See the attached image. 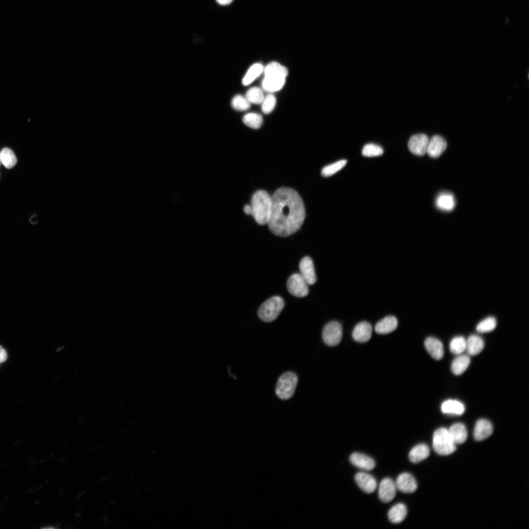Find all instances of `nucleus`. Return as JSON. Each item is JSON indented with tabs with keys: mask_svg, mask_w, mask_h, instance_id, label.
<instances>
[{
	"mask_svg": "<svg viewBox=\"0 0 529 529\" xmlns=\"http://www.w3.org/2000/svg\"><path fill=\"white\" fill-rule=\"evenodd\" d=\"M271 197V210L267 223L270 231L276 236L287 237L297 231L305 217L303 201L294 189L281 187Z\"/></svg>",
	"mask_w": 529,
	"mask_h": 529,
	"instance_id": "nucleus-1",
	"label": "nucleus"
},
{
	"mask_svg": "<svg viewBox=\"0 0 529 529\" xmlns=\"http://www.w3.org/2000/svg\"><path fill=\"white\" fill-rule=\"evenodd\" d=\"M300 274L309 285H313L316 281L313 264L312 259L306 256L302 259L299 265Z\"/></svg>",
	"mask_w": 529,
	"mask_h": 529,
	"instance_id": "nucleus-12",
	"label": "nucleus"
},
{
	"mask_svg": "<svg viewBox=\"0 0 529 529\" xmlns=\"http://www.w3.org/2000/svg\"><path fill=\"white\" fill-rule=\"evenodd\" d=\"M262 109L264 114L270 113L274 108L276 105V98L274 95L268 94L263 101Z\"/></svg>",
	"mask_w": 529,
	"mask_h": 529,
	"instance_id": "nucleus-36",
	"label": "nucleus"
},
{
	"mask_svg": "<svg viewBox=\"0 0 529 529\" xmlns=\"http://www.w3.org/2000/svg\"><path fill=\"white\" fill-rule=\"evenodd\" d=\"M449 348L452 353L460 355L466 350V339L461 336L455 337L451 340Z\"/></svg>",
	"mask_w": 529,
	"mask_h": 529,
	"instance_id": "nucleus-30",
	"label": "nucleus"
},
{
	"mask_svg": "<svg viewBox=\"0 0 529 529\" xmlns=\"http://www.w3.org/2000/svg\"><path fill=\"white\" fill-rule=\"evenodd\" d=\"M355 480L359 487L366 493H371L376 488V481L372 476L369 474L359 472L356 474Z\"/></svg>",
	"mask_w": 529,
	"mask_h": 529,
	"instance_id": "nucleus-13",
	"label": "nucleus"
},
{
	"mask_svg": "<svg viewBox=\"0 0 529 529\" xmlns=\"http://www.w3.org/2000/svg\"><path fill=\"white\" fill-rule=\"evenodd\" d=\"M245 97L250 103L255 104L262 103L264 98L262 90L257 87L249 89L246 93Z\"/></svg>",
	"mask_w": 529,
	"mask_h": 529,
	"instance_id": "nucleus-32",
	"label": "nucleus"
},
{
	"mask_svg": "<svg viewBox=\"0 0 529 529\" xmlns=\"http://www.w3.org/2000/svg\"><path fill=\"white\" fill-rule=\"evenodd\" d=\"M407 515V509L402 503H398L393 505L388 512L389 521L394 524H399L403 522Z\"/></svg>",
	"mask_w": 529,
	"mask_h": 529,
	"instance_id": "nucleus-21",
	"label": "nucleus"
},
{
	"mask_svg": "<svg viewBox=\"0 0 529 529\" xmlns=\"http://www.w3.org/2000/svg\"><path fill=\"white\" fill-rule=\"evenodd\" d=\"M243 211L246 214L252 215V208L250 205H245Z\"/></svg>",
	"mask_w": 529,
	"mask_h": 529,
	"instance_id": "nucleus-38",
	"label": "nucleus"
},
{
	"mask_svg": "<svg viewBox=\"0 0 529 529\" xmlns=\"http://www.w3.org/2000/svg\"><path fill=\"white\" fill-rule=\"evenodd\" d=\"M233 0H216V1L220 5H226L231 3Z\"/></svg>",
	"mask_w": 529,
	"mask_h": 529,
	"instance_id": "nucleus-39",
	"label": "nucleus"
},
{
	"mask_svg": "<svg viewBox=\"0 0 529 529\" xmlns=\"http://www.w3.org/2000/svg\"><path fill=\"white\" fill-rule=\"evenodd\" d=\"M7 358V354L4 349L0 347V363L4 362Z\"/></svg>",
	"mask_w": 529,
	"mask_h": 529,
	"instance_id": "nucleus-37",
	"label": "nucleus"
},
{
	"mask_svg": "<svg viewBox=\"0 0 529 529\" xmlns=\"http://www.w3.org/2000/svg\"><path fill=\"white\" fill-rule=\"evenodd\" d=\"M298 382L296 375L292 372L282 374L278 379L276 388V394L282 400L290 399L294 393Z\"/></svg>",
	"mask_w": 529,
	"mask_h": 529,
	"instance_id": "nucleus-6",
	"label": "nucleus"
},
{
	"mask_svg": "<svg viewBox=\"0 0 529 529\" xmlns=\"http://www.w3.org/2000/svg\"><path fill=\"white\" fill-rule=\"evenodd\" d=\"M484 342L479 336L472 335L466 340V350L470 355L479 354L483 349Z\"/></svg>",
	"mask_w": 529,
	"mask_h": 529,
	"instance_id": "nucleus-23",
	"label": "nucleus"
},
{
	"mask_svg": "<svg viewBox=\"0 0 529 529\" xmlns=\"http://www.w3.org/2000/svg\"><path fill=\"white\" fill-rule=\"evenodd\" d=\"M0 162L6 168H11L17 164V159L13 151L9 148H3L0 153Z\"/></svg>",
	"mask_w": 529,
	"mask_h": 529,
	"instance_id": "nucleus-27",
	"label": "nucleus"
},
{
	"mask_svg": "<svg viewBox=\"0 0 529 529\" xmlns=\"http://www.w3.org/2000/svg\"><path fill=\"white\" fill-rule=\"evenodd\" d=\"M342 336V326L339 322L333 321L327 323L322 331V339L327 345L334 346L338 345Z\"/></svg>",
	"mask_w": 529,
	"mask_h": 529,
	"instance_id": "nucleus-7",
	"label": "nucleus"
},
{
	"mask_svg": "<svg viewBox=\"0 0 529 529\" xmlns=\"http://www.w3.org/2000/svg\"><path fill=\"white\" fill-rule=\"evenodd\" d=\"M396 488L405 493L415 492L417 484L415 478L408 473H403L398 476L395 482Z\"/></svg>",
	"mask_w": 529,
	"mask_h": 529,
	"instance_id": "nucleus-11",
	"label": "nucleus"
},
{
	"mask_svg": "<svg viewBox=\"0 0 529 529\" xmlns=\"http://www.w3.org/2000/svg\"><path fill=\"white\" fill-rule=\"evenodd\" d=\"M263 118L259 114L248 113L243 118V121L247 126L254 129L259 128L263 123Z\"/></svg>",
	"mask_w": 529,
	"mask_h": 529,
	"instance_id": "nucleus-29",
	"label": "nucleus"
},
{
	"mask_svg": "<svg viewBox=\"0 0 529 529\" xmlns=\"http://www.w3.org/2000/svg\"><path fill=\"white\" fill-rule=\"evenodd\" d=\"M496 325V319L494 317L489 316L478 323L476 327V330L480 333L489 332L493 330Z\"/></svg>",
	"mask_w": 529,
	"mask_h": 529,
	"instance_id": "nucleus-33",
	"label": "nucleus"
},
{
	"mask_svg": "<svg viewBox=\"0 0 529 529\" xmlns=\"http://www.w3.org/2000/svg\"><path fill=\"white\" fill-rule=\"evenodd\" d=\"M493 431V426L490 422L485 419H481L476 423L474 437L477 441L483 440L489 437Z\"/></svg>",
	"mask_w": 529,
	"mask_h": 529,
	"instance_id": "nucleus-15",
	"label": "nucleus"
},
{
	"mask_svg": "<svg viewBox=\"0 0 529 529\" xmlns=\"http://www.w3.org/2000/svg\"><path fill=\"white\" fill-rule=\"evenodd\" d=\"M349 459L354 466L365 470H371L375 466V462L373 458L361 453L355 452L352 454Z\"/></svg>",
	"mask_w": 529,
	"mask_h": 529,
	"instance_id": "nucleus-17",
	"label": "nucleus"
},
{
	"mask_svg": "<svg viewBox=\"0 0 529 529\" xmlns=\"http://www.w3.org/2000/svg\"><path fill=\"white\" fill-rule=\"evenodd\" d=\"M396 492L395 483L389 478L384 479L379 488V497L384 503H388L393 499Z\"/></svg>",
	"mask_w": 529,
	"mask_h": 529,
	"instance_id": "nucleus-10",
	"label": "nucleus"
},
{
	"mask_svg": "<svg viewBox=\"0 0 529 529\" xmlns=\"http://www.w3.org/2000/svg\"><path fill=\"white\" fill-rule=\"evenodd\" d=\"M441 409L444 413L461 415L464 412L465 407L458 401L449 400L442 403Z\"/></svg>",
	"mask_w": 529,
	"mask_h": 529,
	"instance_id": "nucleus-25",
	"label": "nucleus"
},
{
	"mask_svg": "<svg viewBox=\"0 0 529 529\" xmlns=\"http://www.w3.org/2000/svg\"><path fill=\"white\" fill-rule=\"evenodd\" d=\"M398 326V320L396 317L392 315L387 316L379 321L375 326V331L379 334H386L394 331Z\"/></svg>",
	"mask_w": 529,
	"mask_h": 529,
	"instance_id": "nucleus-19",
	"label": "nucleus"
},
{
	"mask_svg": "<svg viewBox=\"0 0 529 529\" xmlns=\"http://www.w3.org/2000/svg\"></svg>",
	"mask_w": 529,
	"mask_h": 529,
	"instance_id": "nucleus-40",
	"label": "nucleus"
},
{
	"mask_svg": "<svg viewBox=\"0 0 529 529\" xmlns=\"http://www.w3.org/2000/svg\"><path fill=\"white\" fill-rule=\"evenodd\" d=\"M285 305L282 298L278 296H272L260 307L258 315L264 322H270L274 320L279 315Z\"/></svg>",
	"mask_w": 529,
	"mask_h": 529,
	"instance_id": "nucleus-4",
	"label": "nucleus"
},
{
	"mask_svg": "<svg viewBox=\"0 0 529 529\" xmlns=\"http://www.w3.org/2000/svg\"><path fill=\"white\" fill-rule=\"evenodd\" d=\"M372 336V327L370 323L363 321L357 324L352 332L353 339L359 342L368 341Z\"/></svg>",
	"mask_w": 529,
	"mask_h": 529,
	"instance_id": "nucleus-16",
	"label": "nucleus"
},
{
	"mask_svg": "<svg viewBox=\"0 0 529 529\" xmlns=\"http://www.w3.org/2000/svg\"><path fill=\"white\" fill-rule=\"evenodd\" d=\"M433 448L440 455H449L456 449V444L452 439L448 430L440 428L433 435Z\"/></svg>",
	"mask_w": 529,
	"mask_h": 529,
	"instance_id": "nucleus-5",
	"label": "nucleus"
},
{
	"mask_svg": "<svg viewBox=\"0 0 529 529\" xmlns=\"http://www.w3.org/2000/svg\"><path fill=\"white\" fill-rule=\"evenodd\" d=\"M263 69V66L261 64L256 63L252 65L244 76L242 84L245 86L250 84L261 74Z\"/></svg>",
	"mask_w": 529,
	"mask_h": 529,
	"instance_id": "nucleus-28",
	"label": "nucleus"
},
{
	"mask_svg": "<svg viewBox=\"0 0 529 529\" xmlns=\"http://www.w3.org/2000/svg\"><path fill=\"white\" fill-rule=\"evenodd\" d=\"M447 143L440 136L435 135L429 140L427 152L433 158L439 157L446 149Z\"/></svg>",
	"mask_w": 529,
	"mask_h": 529,
	"instance_id": "nucleus-14",
	"label": "nucleus"
},
{
	"mask_svg": "<svg viewBox=\"0 0 529 529\" xmlns=\"http://www.w3.org/2000/svg\"><path fill=\"white\" fill-rule=\"evenodd\" d=\"M448 430L452 439L456 444L463 443L466 440L467 430L463 424L455 423Z\"/></svg>",
	"mask_w": 529,
	"mask_h": 529,
	"instance_id": "nucleus-20",
	"label": "nucleus"
},
{
	"mask_svg": "<svg viewBox=\"0 0 529 529\" xmlns=\"http://www.w3.org/2000/svg\"><path fill=\"white\" fill-rule=\"evenodd\" d=\"M429 454V447L425 444H419L414 446L410 451L409 457L411 462L416 463L426 458Z\"/></svg>",
	"mask_w": 529,
	"mask_h": 529,
	"instance_id": "nucleus-22",
	"label": "nucleus"
},
{
	"mask_svg": "<svg viewBox=\"0 0 529 529\" xmlns=\"http://www.w3.org/2000/svg\"><path fill=\"white\" fill-rule=\"evenodd\" d=\"M429 140L428 137L424 134L414 135L409 140V149L412 153L422 156L427 152Z\"/></svg>",
	"mask_w": 529,
	"mask_h": 529,
	"instance_id": "nucleus-9",
	"label": "nucleus"
},
{
	"mask_svg": "<svg viewBox=\"0 0 529 529\" xmlns=\"http://www.w3.org/2000/svg\"><path fill=\"white\" fill-rule=\"evenodd\" d=\"M470 363V359L468 355H459L453 360L451 370L455 375H460L467 369Z\"/></svg>",
	"mask_w": 529,
	"mask_h": 529,
	"instance_id": "nucleus-24",
	"label": "nucleus"
},
{
	"mask_svg": "<svg viewBox=\"0 0 529 529\" xmlns=\"http://www.w3.org/2000/svg\"><path fill=\"white\" fill-rule=\"evenodd\" d=\"M287 287L290 294L297 297L306 296L309 293L308 284L299 273L293 274L289 277Z\"/></svg>",
	"mask_w": 529,
	"mask_h": 529,
	"instance_id": "nucleus-8",
	"label": "nucleus"
},
{
	"mask_svg": "<svg viewBox=\"0 0 529 529\" xmlns=\"http://www.w3.org/2000/svg\"><path fill=\"white\" fill-rule=\"evenodd\" d=\"M383 149L379 145L374 144H365L362 150V154L365 157H376L383 154Z\"/></svg>",
	"mask_w": 529,
	"mask_h": 529,
	"instance_id": "nucleus-34",
	"label": "nucleus"
},
{
	"mask_svg": "<svg viewBox=\"0 0 529 529\" xmlns=\"http://www.w3.org/2000/svg\"><path fill=\"white\" fill-rule=\"evenodd\" d=\"M426 349L434 359L441 360L444 355V348L442 342L433 337H428L424 341Z\"/></svg>",
	"mask_w": 529,
	"mask_h": 529,
	"instance_id": "nucleus-18",
	"label": "nucleus"
},
{
	"mask_svg": "<svg viewBox=\"0 0 529 529\" xmlns=\"http://www.w3.org/2000/svg\"><path fill=\"white\" fill-rule=\"evenodd\" d=\"M271 196L264 190H259L253 195L251 202L252 215L257 223L267 224L271 210Z\"/></svg>",
	"mask_w": 529,
	"mask_h": 529,
	"instance_id": "nucleus-2",
	"label": "nucleus"
},
{
	"mask_svg": "<svg viewBox=\"0 0 529 529\" xmlns=\"http://www.w3.org/2000/svg\"><path fill=\"white\" fill-rule=\"evenodd\" d=\"M288 74V71L285 67L276 62L270 63L264 69L263 89L269 92L280 90L284 85Z\"/></svg>",
	"mask_w": 529,
	"mask_h": 529,
	"instance_id": "nucleus-3",
	"label": "nucleus"
},
{
	"mask_svg": "<svg viewBox=\"0 0 529 529\" xmlns=\"http://www.w3.org/2000/svg\"><path fill=\"white\" fill-rule=\"evenodd\" d=\"M436 204L440 209L450 211L454 208L455 201L452 194L442 193L437 197Z\"/></svg>",
	"mask_w": 529,
	"mask_h": 529,
	"instance_id": "nucleus-26",
	"label": "nucleus"
},
{
	"mask_svg": "<svg viewBox=\"0 0 529 529\" xmlns=\"http://www.w3.org/2000/svg\"><path fill=\"white\" fill-rule=\"evenodd\" d=\"M233 108L238 111H244L249 108L250 102L245 97L241 95L235 96L232 100Z\"/></svg>",
	"mask_w": 529,
	"mask_h": 529,
	"instance_id": "nucleus-35",
	"label": "nucleus"
},
{
	"mask_svg": "<svg viewBox=\"0 0 529 529\" xmlns=\"http://www.w3.org/2000/svg\"><path fill=\"white\" fill-rule=\"evenodd\" d=\"M347 162L346 160H341L325 166L321 170L322 175L324 177H328L334 174L342 169L346 165Z\"/></svg>",
	"mask_w": 529,
	"mask_h": 529,
	"instance_id": "nucleus-31",
	"label": "nucleus"
}]
</instances>
